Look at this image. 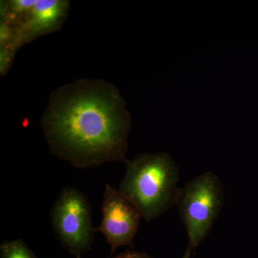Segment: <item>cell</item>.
I'll use <instances>...</instances> for the list:
<instances>
[{
	"instance_id": "cell-1",
	"label": "cell",
	"mask_w": 258,
	"mask_h": 258,
	"mask_svg": "<svg viewBox=\"0 0 258 258\" xmlns=\"http://www.w3.org/2000/svg\"><path fill=\"white\" fill-rule=\"evenodd\" d=\"M41 126L50 152L79 169L126 162L131 118L118 88L81 79L51 93Z\"/></svg>"
},
{
	"instance_id": "cell-2",
	"label": "cell",
	"mask_w": 258,
	"mask_h": 258,
	"mask_svg": "<svg viewBox=\"0 0 258 258\" xmlns=\"http://www.w3.org/2000/svg\"><path fill=\"white\" fill-rule=\"evenodd\" d=\"M125 163L119 191L137 207L142 218L150 221L176 204L179 171L169 154H139Z\"/></svg>"
},
{
	"instance_id": "cell-3",
	"label": "cell",
	"mask_w": 258,
	"mask_h": 258,
	"mask_svg": "<svg viewBox=\"0 0 258 258\" xmlns=\"http://www.w3.org/2000/svg\"><path fill=\"white\" fill-rule=\"evenodd\" d=\"M224 193L221 181L212 172L196 176L179 189L176 204L193 249L211 230L223 206Z\"/></svg>"
},
{
	"instance_id": "cell-4",
	"label": "cell",
	"mask_w": 258,
	"mask_h": 258,
	"mask_svg": "<svg viewBox=\"0 0 258 258\" xmlns=\"http://www.w3.org/2000/svg\"><path fill=\"white\" fill-rule=\"evenodd\" d=\"M51 221L57 238L71 254L80 258L91 249L95 232L91 207L79 190L73 187L62 190L51 211Z\"/></svg>"
},
{
	"instance_id": "cell-5",
	"label": "cell",
	"mask_w": 258,
	"mask_h": 258,
	"mask_svg": "<svg viewBox=\"0 0 258 258\" xmlns=\"http://www.w3.org/2000/svg\"><path fill=\"white\" fill-rule=\"evenodd\" d=\"M102 221L95 232L104 235L111 254L118 247L134 248L133 240L142 218L137 207L119 189L107 184L102 203Z\"/></svg>"
},
{
	"instance_id": "cell-6",
	"label": "cell",
	"mask_w": 258,
	"mask_h": 258,
	"mask_svg": "<svg viewBox=\"0 0 258 258\" xmlns=\"http://www.w3.org/2000/svg\"><path fill=\"white\" fill-rule=\"evenodd\" d=\"M69 5L66 0H37L28 16L17 28L14 42L7 47L16 52L37 37L60 30L67 17Z\"/></svg>"
},
{
	"instance_id": "cell-7",
	"label": "cell",
	"mask_w": 258,
	"mask_h": 258,
	"mask_svg": "<svg viewBox=\"0 0 258 258\" xmlns=\"http://www.w3.org/2000/svg\"><path fill=\"white\" fill-rule=\"evenodd\" d=\"M1 258H37L21 240L7 241L0 245Z\"/></svg>"
},
{
	"instance_id": "cell-8",
	"label": "cell",
	"mask_w": 258,
	"mask_h": 258,
	"mask_svg": "<svg viewBox=\"0 0 258 258\" xmlns=\"http://www.w3.org/2000/svg\"><path fill=\"white\" fill-rule=\"evenodd\" d=\"M0 72L1 75H5L8 72L13 58H14L15 52L10 49L9 47H1L0 52Z\"/></svg>"
},
{
	"instance_id": "cell-9",
	"label": "cell",
	"mask_w": 258,
	"mask_h": 258,
	"mask_svg": "<svg viewBox=\"0 0 258 258\" xmlns=\"http://www.w3.org/2000/svg\"><path fill=\"white\" fill-rule=\"evenodd\" d=\"M113 258H153L143 252H133V251H125Z\"/></svg>"
},
{
	"instance_id": "cell-10",
	"label": "cell",
	"mask_w": 258,
	"mask_h": 258,
	"mask_svg": "<svg viewBox=\"0 0 258 258\" xmlns=\"http://www.w3.org/2000/svg\"><path fill=\"white\" fill-rule=\"evenodd\" d=\"M193 249H194L191 247V246H188L187 249H186V252H185L184 257H183V258H191Z\"/></svg>"
},
{
	"instance_id": "cell-11",
	"label": "cell",
	"mask_w": 258,
	"mask_h": 258,
	"mask_svg": "<svg viewBox=\"0 0 258 258\" xmlns=\"http://www.w3.org/2000/svg\"><path fill=\"white\" fill-rule=\"evenodd\" d=\"M110 258H113V257H110Z\"/></svg>"
}]
</instances>
